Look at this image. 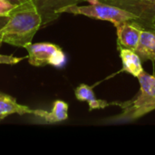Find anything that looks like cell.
I'll return each mask as SVG.
<instances>
[{
	"instance_id": "cell-1",
	"label": "cell",
	"mask_w": 155,
	"mask_h": 155,
	"mask_svg": "<svg viewBox=\"0 0 155 155\" xmlns=\"http://www.w3.org/2000/svg\"><path fill=\"white\" fill-rule=\"evenodd\" d=\"M41 27L42 17L31 0L11 12L6 24L0 29V42L25 48Z\"/></svg>"
},
{
	"instance_id": "cell-2",
	"label": "cell",
	"mask_w": 155,
	"mask_h": 155,
	"mask_svg": "<svg viewBox=\"0 0 155 155\" xmlns=\"http://www.w3.org/2000/svg\"><path fill=\"white\" fill-rule=\"evenodd\" d=\"M140 90L134 98L125 102L110 103L117 105L122 113L103 120L104 124H127L140 119L155 110V76L143 71L138 77Z\"/></svg>"
},
{
	"instance_id": "cell-3",
	"label": "cell",
	"mask_w": 155,
	"mask_h": 155,
	"mask_svg": "<svg viewBox=\"0 0 155 155\" xmlns=\"http://www.w3.org/2000/svg\"><path fill=\"white\" fill-rule=\"evenodd\" d=\"M63 13L82 15L93 19L109 21L113 23L115 27L123 22L129 20L137 21L138 19L136 15L121 7L96 0L90 1L89 5H78L77 4L67 6L62 10V14Z\"/></svg>"
},
{
	"instance_id": "cell-4",
	"label": "cell",
	"mask_w": 155,
	"mask_h": 155,
	"mask_svg": "<svg viewBox=\"0 0 155 155\" xmlns=\"http://www.w3.org/2000/svg\"><path fill=\"white\" fill-rule=\"evenodd\" d=\"M28 63L33 66L53 65L56 68L63 67L66 63V55L63 49L53 43H31L25 47Z\"/></svg>"
},
{
	"instance_id": "cell-5",
	"label": "cell",
	"mask_w": 155,
	"mask_h": 155,
	"mask_svg": "<svg viewBox=\"0 0 155 155\" xmlns=\"http://www.w3.org/2000/svg\"><path fill=\"white\" fill-rule=\"evenodd\" d=\"M93 0H86L90 2ZM121 7L137 16L144 29H152L155 20V0H96Z\"/></svg>"
},
{
	"instance_id": "cell-6",
	"label": "cell",
	"mask_w": 155,
	"mask_h": 155,
	"mask_svg": "<svg viewBox=\"0 0 155 155\" xmlns=\"http://www.w3.org/2000/svg\"><path fill=\"white\" fill-rule=\"evenodd\" d=\"M82 1L86 2V0H32L42 17L43 27L55 21L64 8L77 5Z\"/></svg>"
},
{
	"instance_id": "cell-7",
	"label": "cell",
	"mask_w": 155,
	"mask_h": 155,
	"mask_svg": "<svg viewBox=\"0 0 155 155\" xmlns=\"http://www.w3.org/2000/svg\"><path fill=\"white\" fill-rule=\"evenodd\" d=\"M143 29L136 20H129L119 24L116 26L118 48L124 47L135 50Z\"/></svg>"
},
{
	"instance_id": "cell-8",
	"label": "cell",
	"mask_w": 155,
	"mask_h": 155,
	"mask_svg": "<svg viewBox=\"0 0 155 155\" xmlns=\"http://www.w3.org/2000/svg\"><path fill=\"white\" fill-rule=\"evenodd\" d=\"M68 104L62 100H56L53 104L51 111L35 109L33 112L35 117L46 124H53L64 122L68 118Z\"/></svg>"
},
{
	"instance_id": "cell-9",
	"label": "cell",
	"mask_w": 155,
	"mask_h": 155,
	"mask_svg": "<svg viewBox=\"0 0 155 155\" xmlns=\"http://www.w3.org/2000/svg\"><path fill=\"white\" fill-rule=\"evenodd\" d=\"M33 112L28 106L18 104L13 96L0 92V121L12 114H33Z\"/></svg>"
},
{
	"instance_id": "cell-10",
	"label": "cell",
	"mask_w": 155,
	"mask_h": 155,
	"mask_svg": "<svg viewBox=\"0 0 155 155\" xmlns=\"http://www.w3.org/2000/svg\"><path fill=\"white\" fill-rule=\"evenodd\" d=\"M120 57L123 63V71L138 77L144 70L142 64V59L139 54L133 49L119 47Z\"/></svg>"
},
{
	"instance_id": "cell-11",
	"label": "cell",
	"mask_w": 155,
	"mask_h": 155,
	"mask_svg": "<svg viewBox=\"0 0 155 155\" xmlns=\"http://www.w3.org/2000/svg\"><path fill=\"white\" fill-rule=\"evenodd\" d=\"M142 61L150 60L155 62V31L151 29H143L139 43L134 50Z\"/></svg>"
},
{
	"instance_id": "cell-12",
	"label": "cell",
	"mask_w": 155,
	"mask_h": 155,
	"mask_svg": "<svg viewBox=\"0 0 155 155\" xmlns=\"http://www.w3.org/2000/svg\"><path fill=\"white\" fill-rule=\"evenodd\" d=\"M74 95L78 101L87 102L89 105V109L91 111L94 109H103L111 105V104L107 103L106 101L97 99L93 90V87L85 84H81L75 88Z\"/></svg>"
},
{
	"instance_id": "cell-13",
	"label": "cell",
	"mask_w": 155,
	"mask_h": 155,
	"mask_svg": "<svg viewBox=\"0 0 155 155\" xmlns=\"http://www.w3.org/2000/svg\"><path fill=\"white\" fill-rule=\"evenodd\" d=\"M1 45H2V42H0V48H1ZM26 58H27V55L23 56V57H18V56H15L13 54H0V64L14 65V64H17L18 63H20L21 61H23Z\"/></svg>"
},
{
	"instance_id": "cell-14",
	"label": "cell",
	"mask_w": 155,
	"mask_h": 155,
	"mask_svg": "<svg viewBox=\"0 0 155 155\" xmlns=\"http://www.w3.org/2000/svg\"><path fill=\"white\" fill-rule=\"evenodd\" d=\"M16 7V5L9 3L6 0H0V15L9 16L11 12Z\"/></svg>"
},
{
	"instance_id": "cell-15",
	"label": "cell",
	"mask_w": 155,
	"mask_h": 155,
	"mask_svg": "<svg viewBox=\"0 0 155 155\" xmlns=\"http://www.w3.org/2000/svg\"><path fill=\"white\" fill-rule=\"evenodd\" d=\"M6 1H8L9 3H11V4H13V5L17 6V5H23L25 3H27V2H29L31 0H6Z\"/></svg>"
},
{
	"instance_id": "cell-16",
	"label": "cell",
	"mask_w": 155,
	"mask_h": 155,
	"mask_svg": "<svg viewBox=\"0 0 155 155\" xmlns=\"http://www.w3.org/2000/svg\"><path fill=\"white\" fill-rule=\"evenodd\" d=\"M8 18H9V16H3V15H0V29L6 24Z\"/></svg>"
},
{
	"instance_id": "cell-17",
	"label": "cell",
	"mask_w": 155,
	"mask_h": 155,
	"mask_svg": "<svg viewBox=\"0 0 155 155\" xmlns=\"http://www.w3.org/2000/svg\"><path fill=\"white\" fill-rule=\"evenodd\" d=\"M151 30H154L155 31V20L153 21V25H152V29Z\"/></svg>"
}]
</instances>
